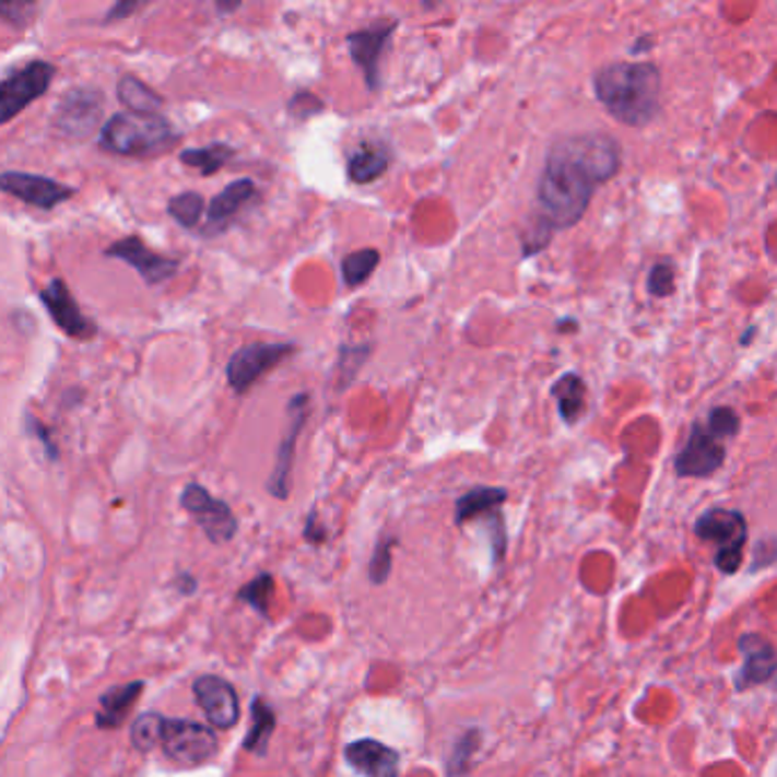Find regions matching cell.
<instances>
[{"label": "cell", "mask_w": 777, "mask_h": 777, "mask_svg": "<svg viewBox=\"0 0 777 777\" xmlns=\"http://www.w3.org/2000/svg\"><path fill=\"white\" fill-rule=\"evenodd\" d=\"M372 354V346L369 344H363V346H340V363H338V369H340V381H342V388L350 386L354 379H356V374L358 369L363 367V363L369 358Z\"/></svg>", "instance_id": "obj_35"}, {"label": "cell", "mask_w": 777, "mask_h": 777, "mask_svg": "<svg viewBox=\"0 0 777 777\" xmlns=\"http://www.w3.org/2000/svg\"><path fill=\"white\" fill-rule=\"evenodd\" d=\"M550 395L556 401L561 420L566 424L579 422L586 411V384L577 372H566L552 384Z\"/></svg>", "instance_id": "obj_23"}, {"label": "cell", "mask_w": 777, "mask_h": 777, "mask_svg": "<svg viewBox=\"0 0 777 777\" xmlns=\"http://www.w3.org/2000/svg\"><path fill=\"white\" fill-rule=\"evenodd\" d=\"M390 169V151L379 144H361L346 160V176L356 185H369Z\"/></svg>", "instance_id": "obj_22"}, {"label": "cell", "mask_w": 777, "mask_h": 777, "mask_svg": "<svg viewBox=\"0 0 777 777\" xmlns=\"http://www.w3.org/2000/svg\"><path fill=\"white\" fill-rule=\"evenodd\" d=\"M297 352V344L292 342H256L239 346L226 365V379L233 392L245 395L251 390L262 374L281 365Z\"/></svg>", "instance_id": "obj_7"}, {"label": "cell", "mask_w": 777, "mask_h": 777, "mask_svg": "<svg viewBox=\"0 0 777 777\" xmlns=\"http://www.w3.org/2000/svg\"><path fill=\"white\" fill-rule=\"evenodd\" d=\"M37 12L35 3H0V21L10 23L12 28L21 31L33 21V14Z\"/></svg>", "instance_id": "obj_36"}, {"label": "cell", "mask_w": 777, "mask_h": 777, "mask_svg": "<svg viewBox=\"0 0 777 777\" xmlns=\"http://www.w3.org/2000/svg\"><path fill=\"white\" fill-rule=\"evenodd\" d=\"M488 535H491V550H493V564H502L506 556V525L502 516L495 511L488 516Z\"/></svg>", "instance_id": "obj_37"}, {"label": "cell", "mask_w": 777, "mask_h": 777, "mask_svg": "<svg viewBox=\"0 0 777 777\" xmlns=\"http://www.w3.org/2000/svg\"><path fill=\"white\" fill-rule=\"evenodd\" d=\"M728 459V449L716 440L703 422H693L684 447L675 457V474L682 479H705L716 474Z\"/></svg>", "instance_id": "obj_12"}, {"label": "cell", "mask_w": 777, "mask_h": 777, "mask_svg": "<svg viewBox=\"0 0 777 777\" xmlns=\"http://www.w3.org/2000/svg\"><path fill=\"white\" fill-rule=\"evenodd\" d=\"M678 287V274H675V264L668 260H659L650 267L648 274V292L657 299L671 297Z\"/></svg>", "instance_id": "obj_34"}, {"label": "cell", "mask_w": 777, "mask_h": 777, "mask_svg": "<svg viewBox=\"0 0 777 777\" xmlns=\"http://www.w3.org/2000/svg\"><path fill=\"white\" fill-rule=\"evenodd\" d=\"M195 701L208 722L217 730H231L239 720V698L231 682L217 675H201L192 684Z\"/></svg>", "instance_id": "obj_15"}, {"label": "cell", "mask_w": 777, "mask_h": 777, "mask_svg": "<svg viewBox=\"0 0 777 777\" xmlns=\"http://www.w3.org/2000/svg\"><path fill=\"white\" fill-rule=\"evenodd\" d=\"M739 652L743 657V666L734 678L737 691H747V688L768 684L775 678L777 657H775L773 643L766 636H762L757 632L741 634Z\"/></svg>", "instance_id": "obj_17"}, {"label": "cell", "mask_w": 777, "mask_h": 777, "mask_svg": "<svg viewBox=\"0 0 777 777\" xmlns=\"http://www.w3.org/2000/svg\"><path fill=\"white\" fill-rule=\"evenodd\" d=\"M701 541L716 545L714 566L722 575H734L741 568L743 548L747 541V520L739 508L711 506L693 525Z\"/></svg>", "instance_id": "obj_4"}, {"label": "cell", "mask_w": 777, "mask_h": 777, "mask_svg": "<svg viewBox=\"0 0 777 777\" xmlns=\"http://www.w3.org/2000/svg\"><path fill=\"white\" fill-rule=\"evenodd\" d=\"M52 78H56V67L44 60H33L5 80H0V126L10 123L25 107L42 98L48 92Z\"/></svg>", "instance_id": "obj_6"}, {"label": "cell", "mask_w": 777, "mask_h": 777, "mask_svg": "<svg viewBox=\"0 0 777 777\" xmlns=\"http://www.w3.org/2000/svg\"><path fill=\"white\" fill-rule=\"evenodd\" d=\"M755 335H757V329H755V327H750V329H747V331L743 333V338H741V344H743V346H747L750 342H753V338H755Z\"/></svg>", "instance_id": "obj_43"}, {"label": "cell", "mask_w": 777, "mask_h": 777, "mask_svg": "<svg viewBox=\"0 0 777 777\" xmlns=\"http://www.w3.org/2000/svg\"><path fill=\"white\" fill-rule=\"evenodd\" d=\"M180 506L203 529L205 539L214 545L231 543L237 533V518L224 499L212 497L201 484H187L180 493Z\"/></svg>", "instance_id": "obj_9"}, {"label": "cell", "mask_w": 777, "mask_h": 777, "mask_svg": "<svg viewBox=\"0 0 777 777\" xmlns=\"http://www.w3.org/2000/svg\"><path fill=\"white\" fill-rule=\"evenodd\" d=\"M163 753L183 766H199L217 755L220 741L208 726L185 718H165L160 734Z\"/></svg>", "instance_id": "obj_5"}, {"label": "cell", "mask_w": 777, "mask_h": 777, "mask_svg": "<svg viewBox=\"0 0 777 777\" xmlns=\"http://www.w3.org/2000/svg\"><path fill=\"white\" fill-rule=\"evenodd\" d=\"M274 730H276V711L264 703V698L256 695L254 703H251V728L245 737L243 747L247 750V753L264 757Z\"/></svg>", "instance_id": "obj_25"}, {"label": "cell", "mask_w": 777, "mask_h": 777, "mask_svg": "<svg viewBox=\"0 0 777 777\" xmlns=\"http://www.w3.org/2000/svg\"><path fill=\"white\" fill-rule=\"evenodd\" d=\"M103 115V94L94 87L69 90L56 107V128L71 140H87L98 128Z\"/></svg>", "instance_id": "obj_11"}, {"label": "cell", "mask_w": 777, "mask_h": 777, "mask_svg": "<svg viewBox=\"0 0 777 777\" xmlns=\"http://www.w3.org/2000/svg\"><path fill=\"white\" fill-rule=\"evenodd\" d=\"M180 142V132L160 113H117L101 126L98 146L121 157H155L172 151Z\"/></svg>", "instance_id": "obj_3"}, {"label": "cell", "mask_w": 777, "mask_h": 777, "mask_svg": "<svg viewBox=\"0 0 777 777\" xmlns=\"http://www.w3.org/2000/svg\"><path fill=\"white\" fill-rule=\"evenodd\" d=\"M379 262H381V254L377 249H358L346 254L340 262L344 285L346 287L363 285L374 274V270H377Z\"/></svg>", "instance_id": "obj_27"}, {"label": "cell", "mask_w": 777, "mask_h": 777, "mask_svg": "<svg viewBox=\"0 0 777 777\" xmlns=\"http://www.w3.org/2000/svg\"><path fill=\"white\" fill-rule=\"evenodd\" d=\"M258 197H260V192L251 178H239V180H233L231 185H226L224 190L210 201L205 224L199 228L201 235L214 237V235L224 233L237 217V212H243Z\"/></svg>", "instance_id": "obj_18"}, {"label": "cell", "mask_w": 777, "mask_h": 777, "mask_svg": "<svg viewBox=\"0 0 777 777\" xmlns=\"http://www.w3.org/2000/svg\"><path fill=\"white\" fill-rule=\"evenodd\" d=\"M39 302L46 306L50 319L56 321L58 329L64 331L73 340H92L96 335V325L87 319L73 299L71 290L62 279H52L42 292Z\"/></svg>", "instance_id": "obj_16"}, {"label": "cell", "mask_w": 777, "mask_h": 777, "mask_svg": "<svg viewBox=\"0 0 777 777\" xmlns=\"http://www.w3.org/2000/svg\"><path fill=\"white\" fill-rule=\"evenodd\" d=\"M304 539L308 543H325L327 541V529L321 527V522L317 520V511L313 508V511L308 514V520H306V527H304Z\"/></svg>", "instance_id": "obj_39"}, {"label": "cell", "mask_w": 777, "mask_h": 777, "mask_svg": "<svg viewBox=\"0 0 777 777\" xmlns=\"http://www.w3.org/2000/svg\"><path fill=\"white\" fill-rule=\"evenodd\" d=\"M310 415V395L299 392L290 399L287 404V428L285 436L276 449V463L272 476L267 479V493L276 499H287L292 488V468H294V449L304 432V426Z\"/></svg>", "instance_id": "obj_10"}, {"label": "cell", "mask_w": 777, "mask_h": 777, "mask_svg": "<svg viewBox=\"0 0 777 777\" xmlns=\"http://www.w3.org/2000/svg\"><path fill=\"white\" fill-rule=\"evenodd\" d=\"M274 577L270 573H260L258 577H254L249 584H245L237 591V600L249 604L256 613H260L262 619L270 615V600L274 596Z\"/></svg>", "instance_id": "obj_31"}, {"label": "cell", "mask_w": 777, "mask_h": 777, "mask_svg": "<svg viewBox=\"0 0 777 777\" xmlns=\"http://www.w3.org/2000/svg\"><path fill=\"white\" fill-rule=\"evenodd\" d=\"M481 737L484 734H481L479 728H470L457 739V743L451 745V753L447 760V777H466L468 775L474 755L479 753L481 743H484V739Z\"/></svg>", "instance_id": "obj_28"}, {"label": "cell", "mask_w": 777, "mask_h": 777, "mask_svg": "<svg viewBox=\"0 0 777 777\" xmlns=\"http://www.w3.org/2000/svg\"><path fill=\"white\" fill-rule=\"evenodd\" d=\"M25 424H28V432H31L37 440H42V445H44V449H46V454H48V459L56 461V459H58V447H56V443L50 440L48 428H46L39 420H35L33 415H25Z\"/></svg>", "instance_id": "obj_38"}, {"label": "cell", "mask_w": 777, "mask_h": 777, "mask_svg": "<svg viewBox=\"0 0 777 777\" xmlns=\"http://www.w3.org/2000/svg\"><path fill=\"white\" fill-rule=\"evenodd\" d=\"M142 8V3H126V0H121V3H117L110 12L105 14V23H115V21H121L126 16H130L132 12H138Z\"/></svg>", "instance_id": "obj_40"}, {"label": "cell", "mask_w": 777, "mask_h": 777, "mask_svg": "<svg viewBox=\"0 0 777 777\" xmlns=\"http://www.w3.org/2000/svg\"><path fill=\"white\" fill-rule=\"evenodd\" d=\"M399 21H374L367 28L346 35L352 62L361 69L369 92L381 90V60L392 44V35Z\"/></svg>", "instance_id": "obj_8"}, {"label": "cell", "mask_w": 777, "mask_h": 777, "mask_svg": "<svg viewBox=\"0 0 777 777\" xmlns=\"http://www.w3.org/2000/svg\"><path fill=\"white\" fill-rule=\"evenodd\" d=\"M239 8V3H217V10L220 12H233V10H237Z\"/></svg>", "instance_id": "obj_44"}, {"label": "cell", "mask_w": 777, "mask_h": 777, "mask_svg": "<svg viewBox=\"0 0 777 777\" xmlns=\"http://www.w3.org/2000/svg\"><path fill=\"white\" fill-rule=\"evenodd\" d=\"M203 210H205V199L199 192L176 195L167 203L169 217L183 228H197L201 224Z\"/></svg>", "instance_id": "obj_30"}, {"label": "cell", "mask_w": 777, "mask_h": 777, "mask_svg": "<svg viewBox=\"0 0 777 777\" xmlns=\"http://www.w3.org/2000/svg\"><path fill=\"white\" fill-rule=\"evenodd\" d=\"M596 98L629 128H643L661 110V71L652 62H609L593 75Z\"/></svg>", "instance_id": "obj_2"}, {"label": "cell", "mask_w": 777, "mask_h": 777, "mask_svg": "<svg viewBox=\"0 0 777 777\" xmlns=\"http://www.w3.org/2000/svg\"><path fill=\"white\" fill-rule=\"evenodd\" d=\"M344 762L361 777H399L401 755L377 739H356L344 745Z\"/></svg>", "instance_id": "obj_19"}, {"label": "cell", "mask_w": 777, "mask_h": 777, "mask_svg": "<svg viewBox=\"0 0 777 777\" xmlns=\"http://www.w3.org/2000/svg\"><path fill=\"white\" fill-rule=\"evenodd\" d=\"M506 499H508L506 488L474 486L457 499V506H454V520H457L459 527H463L470 520L495 514Z\"/></svg>", "instance_id": "obj_21"}, {"label": "cell", "mask_w": 777, "mask_h": 777, "mask_svg": "<svg viewBox=\"0 0 777 777\" xmlns=\"http://www.w3.org/2000/svg\"><path fill=\"white\" fill-rule=\"evenodd\" d=\"M397 545V539L395 535H386V539H381L377 543V548H374L372 552V558H369V566H367V575H369V581L372 584H386L390 573H392V548Z\"/></svg>", "instance_id": "obj_33"}, {"label": "cell", "mask_w": 777, "mask_h": 777, "mask_svg": "<svg viewBox=\"0 0 777 777\" xmlns=\"http://www.w3.org/2000/svg\"><path fill=\"white\" fill-rule=\"evenodd\" d=\"M650 46H652V39H648V35L638 37V42L632 46V56H638V52H640L643 48H650Z\"/></svg>", "instance_id": "obj_42"}, {"label": "cell", "mask_w": 777, "mask_h": 777, "mask_svg": "<svg viewBox=\"0 0 777 777\" xmlns=\"http://www.w3.org/2000/svg\"><path fill=\"white\" fill-rule=\"evenodd\" d=\"M117 98L126 107V113H140V115H155L160 113V107L165 105L163 96L132 73L119 78Z\"/></svg>", "instance_id": "obj_24"}, {"label": "cell", "mask_w": 777, "mask_h": 777, "mask_svg": "<svg viewBox=\"0 0 777 777\" xmlns=\"http://www.w3.org/2000/svg\"><path fill=\"white\" fill-rule=\"evenodd\" d=\"M105 256L130 264L132 270L142 276V281L146 285L165 283L167 279H172L178 272V267H180V262L176 258H169V256H163V254L149 249L138 235H128L123 239H117V243H113L105 249Z\"/></svg>", "instance_id": "obj_14"}, {"label": "cell", "mask_w": 777, "mask_h": 777, "mask_svg": "<svg viewBox=\"0 0 777 777\" xmlns=\"http://www.w3.org/2000/svg\"><path fill=\"white\" fill-rule=\"evenodd\" d=\"M163 722H165L163 714H155V711L140 714L130 728L132 747H136L138 753H151V750H155L160 745V734H163Z\"/></svg>", "instance_id": "obj_29"}, {"label": "cell", "mask_w": 777, "mask_h": 777, "mask_svg": "<svg viewBox=\"0 0 777 777\" xmlns=\"http://www.w3.org/2000/svg\"><path fill=\"white\" fill-rule=\"evenodd\" d=\"M144 691V682L136 680L121 686H115L110 691H105L98 701V711L94 716L98 730H115L121 728L128 720V714L132 705L138 703V698Z\"/></svg>", "instance_id": "obj_20"}, {"label": "cell", "mask_w": 777, "mask_h": 777, "mask_svg": "<svg viewBox=\"0 0 777 777\" xmlns=\"http://www.w3.org/2000/svg\"><path fill=\"white\" fill-rule=\"evenodd\" d=\"M178 157L185 167L197 169L203 176H212L231 163V160L235 157V149L228 144H222V142H214L203 149H185V151H180Z\"/></svg>", "instance_id": "obj_26"}, {"label": "cell", "mask_w": 777, "mask_h": 777, "mask_svg": "<svg viewBox=\"0 0 777 777\" xmlns=\"http://www.w3.org/2000/svg\"><path fill=\"white\" fill-rule=\"evenodd\" d=\"M0 192L10 195L23 203L52 210L60 203L69 201L75 190L60 180H52L48 176L28 174V172H3L0 174Z\"/></svg>", "instance_id": "obj_13"}, {"label": "cell", "mask_w": 777, "mask_h": 777, "mask_svg": "<svg viewBox=\"0 0 777 777\" xmlns=\"http://www.w3.org/2000/svg\"><path fill=\"white\" fill-rule=\"evenodd\" d=\"M705 428L716 438H734L741 432V417L732 407H716L705 420Z\"/></svg>", "instance_id": "obj_32"}, {"label": "cell", "mask_w": 777, "mask_h": 777, "mask_svg": "<svg viewBox=\"0 0 777 777\" xmlns=\"http://www.w3.org/2000/svg\"><path fill=\"white\" fill-rule=\"evenodd\" d=\"M621 165V144L609 132L584 130L558 138L545 155L535 185V208L531 231L522 237V256L543 251L556 231L579 224L598 187L619 174Z\"/></svg>", "instance_id": "obj_1"}, {"label": "cell", "mask_w": 777, "mask_h": 777, "mask_svg": "<svg viewBox=\"0 0 777 777\" xmlns=\"http://www.w3.org/2000/svg\"><path fill=\"white\" fill-rule=\"evenodd\" d=\"M197 579L190 575V573H183V575H178V579H176V588H178V593H183V596H192L195 591H197Z\"/></svg>", "instance_id": "obj_41"}]
</instances>
